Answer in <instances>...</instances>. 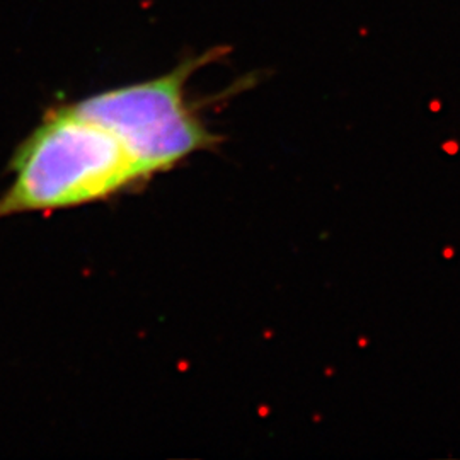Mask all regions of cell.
I'll use <instances>...</instances> for the list:
<instances>
[{"mask_svg":"<svg viewBox=\"0 0 460 460\" xmlns=\"http://www.w3.org/2000/svg\"><path fill=\"white\" fill-rule=\"evenodd\" d=\"M222 55V49H207L184 58L167 74L106 89L75 104L85 115L121 133L154 178L218 142L191 106L188 84L198 70Z\"/></svg>","mask_w":460,"mask_h":460,"instance_id":"cell-2","label":"cell"},{"mask_svg":"<svg viewBox=\"0 0 460 460\" xmlns=\"http://www.w3.org/2000/svg\"><path fill=\"white\" fill-rule=\"evenodd\" d=\"M9 169L0 220L106 201L152 178L127 138L75 101L49 108L17 146Z\"/></svg>","mask_w":460,"mask_h":460,"instance_id":"cell-1","label":"cell"}]
</instances>
